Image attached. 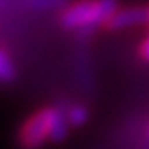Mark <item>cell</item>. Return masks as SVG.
Segmentation results:
<instances>
[{
  "mask_svg": "<svg viewBox=\"0 0 149 149\" xmlns=\"http://www.w3.org/2000/svg\"><path fill=\"white\" fill-rule=\"evenodd\" d=\"M70 122L60 107H43L25 118L17 130V143L22 149H41L47 143L66 139Z\"/></svg>",
  "mask_w": 149,
  "mask_h": 149,
  "instance_id": "1",
  "label": "cell"
},
{
  "mask_svg": "<svg viewBox=\"0 0 149 149\" xmlns=\"http://www.w3.org/2000/svg\"><path fill=\"white\" fill-rule=\"evenodd\" d=\"M118 8V0H74L62 8L58 22L68 31L89 33L95 27L105 25Z\"/></svg>",
  "mask_w": 149,
  "mask_h": 149,
  "instance_id": "2",
  "label": "cell"
},
{
  "mask_svg": "<svg viewBox=\"0 0 149 149\" xmlns=\"http://www.w3.org/2000/svg\"><path fill=\"white\" fill-rule=\"evenodd\" d=\"M136 25H145V4H132L118 8L105 22L103 27L107 31H122V29L136 27Z\"/></svg>",
  "mask_w": 149,
  "mask_h": 149,
  "instance_id": "3",
  "label": "cell"
},
{
  "mask_svg": "<svg viewBox=\"0 0 149 149\" xmlns=\"http://www.w3.org/2000/svg\"><path fill=\"white\" fill-rule=\"evenodd\" d=\"M64 112H66V118L70 122V126H74V128L83 126L89 120V111L83 105H70Z\"/></svg>",
  "mask_w": 149,
  "mask_h": 149,
  "instance_id": "4",
  "label": "cell"
},
{
  "mask_svg": "<svg viewBox=\"0 0 149 149\" xmlns=\"http://www.w3.org/2000/svg\"><path fill=\"white\" fill-rule=\"evenodd\" d=\"M17 76V68L8 52L0 49V81H14Z\"/></svg>",
  "mask_w": 149,
  "mask_h": 149,
  "instance_id": "5",
  "label": "cell"
},
{
  "mask_svg": "<svg viewBox=\"0 0 149 149\" xmlns=\"http://www.w3.org/2000/svg\"><path fill=\"white\" fill-rule=\"evenodd\" d=\"M25 8L33 10H50V8H64L68 0H22Z\"/></svg>",
  "mask_w": 149,
  "mask_h": 149,
  "instance_id": "6",
  "label": "cell"
},
{
  "mask_svg": "<svg viewBox=\"0 0 149 149\" xmlns=\"http://www.w3.org/2000/svg\"><path fill=\"white\" fill-rule=\"evenodd\" d=\"M138 56H139V60H143V62H147V64H149V35L141 41V43H139Z\"/></svg>",
  "mask_w": 149,
  "mask_h": 149,
  "instance_id": "7",
  "label": "cell"
},
{
  "mask_svg": "<svg viewBox=\"0 0 149 149\" xmlns=\"http://www.w3.org/2000/svg\"><path fill=\"white\" fill-rule=\"evenodd\" d=\"M145 25L149 29V2H145Z\"/></svg>",
  "mask_w": 149,
  "mask_h": 149,
  "instance_id": "8",
  "label": "cell"
}]
</instances>
